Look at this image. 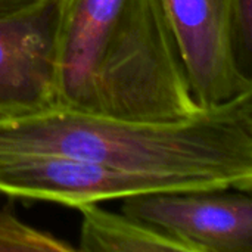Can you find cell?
<instances>
[{"label":"cell","instance_id":"obj_1","mask_svg":"<svg viewBox=\"0 0 252 252\" xmlns=\"http://www.w3.org/2000/svg\"><path fill=\"white\" fill-rule=\"evenodd\" d=\"M55 97L63 108L182 121L201 108L161 0H56Z\"/></svg>","mask_w":252,"mask_h":252},{"label":"cell","instance_id":"obj_2","mask_svg":"<svg viewBox=\"0 0 252 252\" xmlns=\"http://www.w3.org/2000/svg\"><path fill=\"white\" fill-rule=\"evenodd\" d=\"M61 155L252 190V93L182 121H137L52 105L0 115V157Z\"/></svg>","mask_w":252,"mask_h":252},{"label":"cell","instance_id":"obj_3","mask_svg":"<svg viewBox=\"0 0 252 252\" xmlns=\"http://www.w3.org/2000/svg\"><path fill=\"white\" fill-rule=\"evenodd\" d=\"M208 189L202 183L167 174L117 168L61 155L0 157V192L10 198L83 204L162 192Z\"/></svg>","mask_w":252,"mask_h":252},{"label":"cell","instance_id":"obj_4","mask_svg":"<svg viewBox=\"0 0 252 252\" xmlns=\"http://www.w3.org/2000/svg\"><path fill=\"white\" fill-rule=\"evenodd\" d=\"M195 102L211 109L252 93L230 0H161Z\"/></svg>","mask_w":252,"mask_h":252},{"label":"cell","instance_id":"obj_5","mask_svg":"<svg viewBox=\"0 0 252 252\" xmlns=\"http://www.w3.org/2000/svg\"><path fill=\"white\" fill-rule=\"evenodd\" d=\"M121 211L177 238L192 252H252L251 192H151L124 198Z\"/></svg>","mask_w":252,"mask_h":252},{"label":"cell","instance_id":"obj_6","mask_svg":"<svg viewBox=\"0 0 252 252\" xmlns=\"http://www.w3.org/2000/svg\"><path fill=\"white\" fill-rule=\"evenodd\" d=\"M55 25L56 0L0 19V115L56 103Z\"/></svg>","mask_w":252,"mask_h":252},{"label":"cell","instance_id":"obj_7","mask_svg":"<svg viewBox=\"0 0 252 252\" xmlns=\"http://www.w3.org/2000/svg\"><path fill=\"white\" fill-rule=\"evenodd\" d=\"M81 214V252H192L177 238L139 220L103 210L97 202L78 205Z\"/></svg>","mask_w":252,"mask_h":252},{"label":"cell","instance_id":"obj_8","mask_svg":"<svg viewBox=\"0 0 252 252\" xmlns=\"http://www.w3.org/2000/svg\"><path fill=\"white\" fill-rule=\"evenodd\" d=\"M71 251L74 245L19 220L10 202L0 210V252Z\"/></svg>","mask_w":252,"mask_h":252},{"label":"cell","instance_id":"obj_9","mask_svg":"<svg viewBox=\"0 0 252 252\" xmlns=\"http://www.w3.org/2000/svg\"><path fill=\"white\" fill-rule=\"evenodd\" d=\"M235 21L239 58L244 69L251 75L252 55V0H230Z\"/></svg>","mask_w":252,"mask_h":252},{"label":"cell","instance_id":"obj_10","mask_svg":"<svg viewBox=\"0 0 252 252\" xmlns=\"http://www.w3.org/2000/svg\"><path fill=\"white\" fill-rule=\"evenodd\" d=\"M43 0H0V19H6L19 13H24Z\"/></svg>","mask_w":252,"mask_h":252}]
</instances>
